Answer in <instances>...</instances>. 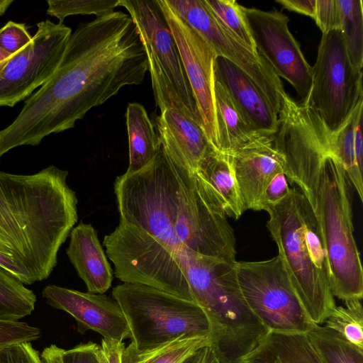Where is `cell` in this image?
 <instances>
[{
    "instance_id": "1",
    "label": "cell",
    "mask_w": 363,
    "mask_h": 363,
    "mask_svg": "<svg viewBox=\"0 0 363 363\" xmlns=\"http://www.w3.org/2000/svg\"><path fill=\"white\" fill-rule=\"evenodd\" d=\"M147 71V55L129 15L113 11L80 23L53 74L0 130V158L14 147L38 145L51 133L72 128L122 87L140 84Z\"/></svg>"
},
{
    "instance_id": "2",
    "label": "cell",
    "mask_w": 363,
    "mask_h": 363,
    "mask_svg": "<svg viewBox=\"0 0 363 363\" xmlns=\"http://www.w3.org/2000/svg\"><path fill=\"white\" fill-rule=\"evenodd\" d=\"M330 134L318 113L288 98L274 133L287 180L303 195L317 221L326 251L333 295L362 299L363 270L354 237L350 183L330 151Z\"/></svg>"
},
{
    "instance_id": "3",
    "label": "cell",
    "mask_w": 363,
    "mask_h": 363,
    "mask_svg": "<svg viewBox=\"0 0 363 363\" xmlns=\"http://www.w3.org/2000/svg\"><path fill=\"white\" fill-rule=\"evenodd\" d=\"M120 223L165 247L236 262L235 238L194 172L162 147L141 170L114 182Z\"/></svg>"
},
{
    "instance_id": "4",
    "label": "cell",
    "mask_w": 363,
    "mask_h": 363,
    "mask_svg": "<svg viewBox=\"0 0 363 363\" xmlns=\"http://www.w3.org/2000/svg\"><path fill=\"white\" fill-rule=\"evenodd\" d=\"M67 177L52 164L33 174L0 170V257L23 284L48 278L77 221Z\"/></svg>"
},
{
    "instance_id": "5",
    "label": "cell",
    "mask_w": 363,
    "mask_h": 363,
    "mask_svg": "<svg viewBox=\"0 0 363 363\" xmlns=\"http://www.w3.org/2000/svg\"><path fill=\"white\" fill-rule=\"evenodd\" d=\"M174 274L189 289L211 323V346L220 363H242L269 331L245 301L235 264L189 249L172 254Z\"/></svg>"
},
{
    "instance_id": "6",
    "label": "cell",
    "mask_w": 363,
    "mask_h": 363,
    "mask_svg": "<svg viewBox=\"0 0 363 363\" xmlns=\"http://www.w3.org/2000/svg\"><path fill=\"white\" fill-rule=\"evenodd\" d=\"M265 211L267 227L305 310L313 323H323L336 305L326 251L311 206L294 186Z\"/></svg>"
},
{
    "instance_id": "7",
    "label": "cell",
    "mask_w": 363,
    "mask_h": 363,
    "mask_svg": "<svg viewBox=\"0 0 363 363\" xmlns=\"http://www.w3.org/2000/svg\"><path fill=\"white\" fill-rule=\"evenodd\" d=\"M112 295L127 320L130 344L138 350L182 337H211L208 318L194 301L140 284L123 283L113 289Z\"/></svg>"
},
{
    "instance_id": "8",
    "label": "cell",
    "mask_w": 363,
    "mask_h": 363,
    "mask_svg": "<svg viewBox=\"0 0 363 363\" xmlns=\"http://www.w3.org/2000/svg\"><path fill=\"white\" fill-rule=\"evenodd\" d=\"M118 6L127 10L140 35L160 113L177 108L200 121L178 49L156 0H119Z\"/></svg>"
},
{
    "instance_id": "9",
    "label": "cell",
    "mask_w": 363,
    "mask_h": 363,
    "mask_svg": "<svg viewBox=\"0 0 363 363\" xmlns=\"http://www.w3.org/2000/svg\"><path fill=\"white\" fill-rule=\"evenodd\" d=\"M235 267L245 301L269 333L306 334L316 325L279 255L262 261H236Z\"/></svg>"
},
{
    "instance_id": "10",
    "label": "cell",
    "mask_w": 363,
    "mask_h": 363,
    "mask_svg": "<svg viewBox=\"0 0 363 363\" xmlns=\"http://www.w3.org/2000/svg\"><path fill=\"white\" fill-rule=\"evenodd\" d=\"M363 100L362 70L352 65L339 30L323 34L311 86L302 102L315 110L327 128L337 131Z\"/></svg>"
},
{
    "instance_id": "11",
    "label": "cell",
    "mask_w": 363,
    "mask_h": 363,
    "mask_svg": "<svg viewBox=\"0 0 363 363\" xmlns=\"http://www.w3.org/2000/svg\"><path fill=\"white\" fill-rule=\"evenodd\" d=\"M30 42L0 72V106L13 107L53 74L72 34L70 28L50 20L37 24Z\"/></svg>"
},
{
    "instance_id": "12",
    "label": "cell",
    "mask_w": 363,
    "mask_h": 363,
    "mask_svg": "<svg viewBox=\"0 0 363 363\" xmlns=\"http://www.w3.org/2000/svg\"><path fill=\"white\" fill-rule=\"evenodd\" d=\"M177 14L213 50L242 70L259 88L278 113L286 94L280 77L271 65L227 32L203 0H167Z\"/></svg>"
},
{
    "instance_id": "13",
    "label": "cell",
    "mask_w": 363,
    "mask_h": 363,
    "mask_svg": "<svg viewBox=\"0 0 363 363\" xmlns=\"http://www.w3.org/2000/svg\"><path fill=\"white\" fill-rule=\"evenodd\" d=\"M178 49L205 133L218 150L214 99V62L211 47L193 30L167 0H156Z\"/></svg>"
},
{
    "instance_id": "14",
    "label": "cell",
    "mask_w": 363,
    "mask_h": 363,
    "mask_svg": "<svg viewBox=\"0 0 363 363\" xmlns=\"http://www.w3.org/2000/svg\"><path fill=\"white\" fill-rule=\"evenodd\" d=\"M257 52L286 79L303 102L311 86V66L289 28V17L277 10L242 7Z\"/></svg>"
},
{
    "instance_id": "15",
    "label": "cell",
    "mask_w": 363,
    "mask_h": 363,
    "mask_svg": "<svg viewBox=\"0 0 363 363\" xmlns=\"http://www.w3.org/2000/svg\"><path fill=\"white\" fill-rule=\"evenodd\" d=\"M42 296L51 307L71 315L82 334L93 330L103 338L120 341L130 339L127 320L120 305L113 298L56 285L46 286Z\"/></svg>"
},
{
    "instance_id": "16",
    "label": "cell",
    "mask_w": 363,
    "mask_h": 363,
    "mask_svg": "<svg viewBox=\"0 0 363 363\" xmlns=\"http://www.w3.org/2000/svg\"><path fill=\"white\" fill-rule=\"evenodd\" d=\"M230 156L245 211H261L266 186L284 170V157L276 147L274 135H260Z\"/></svg>"
},
{
    "instance_id": "17",
    "label": "cell",
    "mask_w": 363,
    "mask_h": 363,
    "mask_svg": "<svg viewBox=\"0 0 363 363\" xmlns=\"http://www.w3.org/2000/svg\"><path fill=\"white\" fill-rule=\"evenodd\" d=\"M214 77L256 131L274 135L278 126V113L242 70L227 59L217 56L214 62Z\"/></svg>"
},
{
    "instance_id": "18",
    "label": "cell",
    "mask_w": 363,
    "mask_h": 363,
    "mask_svg": "<svg viewBox=\"0 0 363 363\" xmlns=\"http://www.w3.org/2000/svg\"><path fill=\"white\" fill-rule=\"evenodd\" d=\"M156 125L163 149L193 172L213 147L200 121L179 108L161 112Z\"/></svg>"
},
{
    "instance_id": "19",
    "label": "cell",
    "mask_w": 363,
    "mask_h": 363,
    "mask_svg": "<svg viewBox=\"0 0 363 363\" xmlns=\"http://www.w3.org/2000/svg\"><path fill=\"white\" fill-rule=\"evenodd\" d=\"M194 173L213 208L235 220L245 211L230 155L209 150Z\"/></svg>"
},
{
    "instance_id": "20",
    "label": "cell",
    "mask_w": 363,
    "mask_h": 363,
    "mask_svg": "<svg viewBox=\"0 0 363 363\" xmlns=\"http://www.w3.org/2000/svg\"><path fill=\"white\" fill-rule=\"evenodd\" d=\"M66 254L88 292L104 294L112 284L113 270L91 225L81 222L73 228Z\"/></svg>"
},
{
    "instance_id": "21",
    "label": "cell",
    "mask_w": 363,
    "mask_h": 363,
    "mask_svg": "<svg viewBox=\"0 0 363 363\" xmlns=\"http://www.w3.org/2000/svg\"><path fill=\"white\" fill-rule=\"evenodd\" d=\"M214 99L218 151L232 155L255 138L265 135L252 127L225 89L216 79Z\"/></svg>"
},
{
    "instance_id": "22",
    "label": "cell",
    "mask_w": 363,
    "mask_h": 363,
    "mask_svg": "<svg viewBox=\"0 0 363 363\" xmlns=\"http://www.w3.org/2000/svg\"><path fill=\"white\" fill-rule=\"evenodd\" d=\"M242 363H323L306 334L269 332Z\"/></svg>"
},
{
    "instance_id": "23",
    "label": "cell",
    "mask_w": 363,
    "mask_h": 363,
    "mask_svg": "<svg viewBox=\"0 0 363 363\" xmlns=\"http://www.w3.org/2000/svg\"><path fill=\"white\" fill-rule=\"evenodd\" d=\"M129 143V164L125 174H134L147 166L156 156L161 143L144 106L130 103L125 113Z\"/></svg>"
},
{
    "instance_id": "24",
    "label": "cell",
    "mask_w": 363,
    "mask_h": 363,
    "mask_svg": "<svg viewBox=\"0 0 363 363\" xmlns=\"http://www.w3.org/2000/svg\"><path fill=\"white\" fill-rule=\"evenodd\" d=\"M211 345L207 337H182L147 350L125 347L121 363H182L199 349Z\"/></svg>"
},
{
    "instance_id": "25",
    "label": "cell",
    "mask_w": 363,
    "mask_h": 363,
    "mask_svg": "<svg viewBox=\"0 0 363 363\" xmlns=\"http://www.w3.org/2000/svg\"><path fill=\"white\" fill-rule=\"evenodd\" d=\"M362 112L363 100L359 101L346 122L330 134V151L342 164L361 201H363L362 166L359 164L355 155L354 128Z\"/></svg>"
},
{
    "instance_id": "26",
    "label": "cell",
    "mask_w": 363,
    "mask_h": 363,
    "mask_svg": "<svg viewBox=\"0 0 363 363\" xmlns=\"http://www.w3.org/2000/svg\"><path fill=\"white\" fill-rule=\"evenodd\" d=\"M306 335L323 363H363V349L325 325H315Z\"/></svg>"
},
{
    "instance_id": "27",
    "label": "cell",
    "mask_w": 363,
    "mask_h": 363,
    "mask_svg": "<svg viewBox=\"0 0 363 363\" xmlns=\"http://www.w3.org/2000/svg\"><path fill=\"white\" fill-rule=\"evenodd\" d=\"M340 11V31L353 67L363 66V6L362 0H337Z\"/></svg>"
},
{
    "instance_id": "28",
    "label": "cell",
    "mask_w": 363,
    "mask_h": 363,
    "mask_svg": "<svg viewBox=\"0 0 363 363\" xmlns=\"http://www.w3.org/2000/svg\"><path fill=\"white\" fill-rule=\"evenodd\" d=\"M36 296L0 267V320L18 321L35 309Z\"/></svg>"
},
{
    "instance_id": "29",
    "label": "cell",
    "mask_w": 363,
    "mask_h": 363,
    "mask_svg": "<svg viewBox=\"0 0 363 363\" xmlns=\"http://www.w3.org/2000/svg\"><path fill=\"white\" fill-rule=\"evenodd\" d=\"M218 23L254 52H257L242 7L234 0H203Z\"/></svg>"
},
{
    "instance_id": "30",
    "label": "cell",
    "mask_w": 363,
    "mask_h": 363,
    "mask_svg": "<svg viewBox=\"0 0 363 363\" xmlns=\"http://www.w3.org/2000/svg\"><path fill=\"white\" fill-rule=\"evenodd\" d=\"M345 306H335L325 321V326L342 335L363 349V308L362 299L344 301Z\"/></svg>"
},
{
    "instance_id": "31",
    "label": "cell",
    "mask_w": 363,
    "mask_h": 363,
    "mask_svg": "<svg viewBox=\"0 0 363 363\" xmlns=\"http://www.w3.org/2000/svg\"><path fill=\"white\" fill-rule=\"evenodd\" d=\"M47 3V13L62 24L68 16L94 14L98 17L112 13L118 6L119 0H48Z\"/></svg>"
},
{
    "instance_id": "32",
    "label": "cell",
    "mask_w": 363,
    "mask_h": 363,
    "mask_svg": "<svg viewBox=\"0 0 363 363\" xmlns=\"http://www.w3.org/2000/svg\"><path fill=\"white\" fill-rule=\"evenodd\" d=\"M40 337L39 328L21 321L0 320V348L32 342Z\"/></svg>"
},
{
    "instance_id": "33",
    "label": "cell",
    "mask_w": 363,
    "mask_h": 363,
    "mask_svg": "<svg viewBox=\"0 0 363 363\" xmlns=\"http://www.w3.org/2000/svg\"><path fill=\"white\" fill-rule=\"evenodd\" d=\"M32 39L24 23L9 21L0 28V48L14 55Z\"/></svg>"
},
{
    "instance_id": "34",
    "label": "cell",
    "mask_w": 363,
    "mask_h": 363,
    "mask_svg": "<svg viewBox=\"0 0 363 363\" xmlns=\"http://www.w3.org/2000/svg\"><path fill=\"white\" fill-rule=\"evenodd\" d=\"M313 19L323 34L340 30V11L337 0H316Z\"/></svg>"
},
{
    "instance_id": "35",
    "label": "cell",
    "mask_w": 363,
    "mask_h": 363,
    "mask_svg": "<svg viewBox=\"0 0 363 363\" xmlns=\"http://www.w3.org/2000/svg\"><path fill=\"white\" fill-rule=\"evenodd\" d=\"M290 190L284 170L277 172L264 189L261 201V211H265L266 208L280 203L289 195Z\"/></svg>"
},
{
    "instance_id": "36",
    "label": "cell",
    "mask_w": 363,
    "mask_h": 363,
    "mask_svg": "<svg viewBox=\"0 0 363 363\" xmlns=\"http://www.w3.org/2000/svg\"><path fill=\"white\" fill-rule=\"evenodd\" d=\"M0 363H43L29 342L0 348Z\"/></svg>"
},
{
    "instance_id": "37",
    "label": "cell",
    "mask_w": 363,
    "mask_h": 363,
    "mask_svg": "<svg viewBox=\"0 0 363 363\" xmlns=\"http://www.w3.org/2000/svg\"><path fill=\"white\" fill-rule=\"evenodd\" d=\"M62 363H102L101 346L89 342L70 350L62 349Z\"/></svg>"
},
{
    "instance_id": "38",
    "label": "cell",
    "mask_w": 363,
    "mask_h": 363,
    "mask_svg": "<svg viewBox=\"0 0 363 363\" xmlns=\"http://www.w3.org/2000/svg\"><path fill=\"white\" fill-rule=\"evenodd\" d=\"M124 348L123 341L103 338L101 345L102 363H121Z\"/></svg>"
},
{
    "instance_id": "39",
    "label": "cell",
    "mask_w": 363,
    "mask_h": 363,
    "mask_svg": "<svg viewBox=\"0 0 363 363\" xmlns=\"http://www.w3.org/2000/svg\"><path fill=\"white\" fill-rule=\"evenodd\" d=\"M282 7L291 11L315 17L316 0H277Z\"/></svg>"
},
{
    "instance_id": "40",
    "label": "cell",
    "mask_w": 363,
    "mask_h": 363,
    "mask_svg": "<svg viewBox=\"0 0 363 363\" xmlns=\"http://www.w3.org/2000/svg\"><path fill=\"white\" fill-rule=\"evenodd\" d=\"M182 363H220L211 346L206 345L196 351Z\"/></svg>"
},
{
    "instance_id": "41",
    "label": "cell",
    "mask_w": 363,
    "mask_h": 363,
    "mask_svg": "<svg viewBox=\"0 0 363 363\" xmlns=\"http://www.w3.org/2000/svg\"><path fill=\"white\" fill-rule=\"evenodd\" d=\"M362 113L358 116L354 128V150L357 160L362 166L363 136H362Z\"/></svg>"
},
{
    "instance_id": "42",
    "label": "cell",
    "mask_w": 363,
    "mask_h": 363,
    "mask_svg": "<svg viewBox=\"0 0 363 363\" xmlns=\"http://www.w3.org/2000/svg\"><path fill=\"white\" fill-rule=\"evenodd\" d=\"M13 2V0H0V16L6 12Z\"/></svg>"
},
{
    "instance_id": "43",
    "label": "cell",
    "mask_w": 363,
    "mask_h": 363,
    "mask_svg": "<svg viewBox=\"0 0 363 363\" xmlns=\"http://www.w3.org/2000/svg\"><path fill=\"white\" fill-rule=\"evenodd\" d=\"M13 55H11L0 48V63L9 59Z\"/></svg>"
},
{
    "instance_id": "44",
    "label": "cell",
    "mask_w": 363,
    "mask_h": 363,
    "mask_svg": "<svg viewBox=\"0 0 363 363\" xmlns=\"http://www.w3.org/2000/svg\"><path fill=\"white\" fill-rule=\"evenodd\" d=\"M47 363H62V361L60 358H55V359L50 360Z\"/></svg>"
},
{
    "instance_id": "45",
    "label": "cell",
    "mask_w": 363,
    "mask_h": 363,
    "mask_svg": "<svg viewBox=\"0 0 363 363\" xmlns=\"http://www.w3.org/2000/svg\"><path fill=\"white\" fill-rule=\"evenodd\" d=\"M11 57H10V58H11ZM10 58H9V59H10ZM9 59H8V60H5V61L2 62L1 63H0V72H1V69L4 68V67L6 65V63H7V62L9 61Z\"/></svg>"
}]
</instances>
